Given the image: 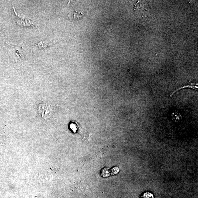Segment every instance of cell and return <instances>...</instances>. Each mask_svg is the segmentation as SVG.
<instances>
[{
	"label": "cell",
	"instance_id": "8",
	"mask_svg": "<svg viewBox=\"0 0 198 198\" xmlns=\"http://www.w3.org/2000/svg\"><path fill=\"white\" fill-rule=\"evenodd\" d=\"M83 13H77V12H76V13L74 14V18H79L82 17V16Z\"/></svg>",
	"mask_w": 198,
	"mask_h": 198
},
{
	"label": "cell",
	"instance_id": "2",
	"mask_svg": "<svg viewBox=\"0 0 198 198\" xmlns=\"http://www.w3.org/2000/svg\"><path fill=\"white\" fill-rule=\"evenodd\" d=\"M14 11L15 13V15L17 17L16 21L17 25L20 26H33L34 25L31 23V20L28 19V18L25 17H22L20 15H17V13L15 12V8L13 6Z\"/></svg>",
	"mask_w": 198,
	"mask_h": 198
},
{
	"label": "cell",
	"instance_id": "3",
	"mask_svg": "<svg viewBox=\"0 0 198 198\" xmlns=\"http://www.w3.org/2000/svg\"><path fill=\"white\" fill-rule=\"evenodd\" d=\"M186 88H190L194 89V90H197L198 88L197 86L189 85H188L185 86H183V87L179 88L177 89L176 90H175V91L173 92V93H172V94L170 95V97H172V96H173L174 95L176 92L177 91H179V90H181V89Z\"/></svg>",
	"mask_w": 198,
	"mask_h": 198
},
{
	"label": "cell",
	"instance_id": "6",
	"mask_svg": "<svg viewBox=\"0 0 198 198\" xmlns=\"http://www.w3.org/2000/svg\"><path fill=\"white\" fill-rule=\"evenodd\" d=\"M120 169L118 167H114L112 168L110 170V174L112 175H114L117 174L119 172Z\"/></svg>",
	"mask_w": 198,
	"mask_h": 198
},
{
	"label": "cell",
	"instance_id": "4",
	"mask_svg": "<svg viewBox=\"0 0 198 198\" xmlns=\"http://www.w3.org/2000/svg\"><path fill=\"white\" fill-rule=\"evenodd\" d=\"M100 175L103 177H106L109 176L110 175V170H109V168H104L102 169L100 172Z\"/></svg>",
	"mask_w": 198,
	"mask_h": 198
},
{
	"label": "cell",
	"instance_id": "1",
	"mask_svg": "<svg viewBox=\"0 0 198 198\" xmlns=\"http://www.w3.org/2000/svg\"><path fill=\"white\" fill-rule=\"evenodd\" d=\"M52 111L51 107L47 104L42 103L39 106V113L43 118H49L51 115Z\"/></svg>",
	"mask_w": 198,
	"mask_h": 198
},
{
	"label": "cell",
	"instance_id": "5",
	"mask_svg": "<svg viewBox=\"0 0 198 198\" xmlns=\"http://www.w3.org/2000/svg\"><path fill=\"white\" fill-rule=\"evenodd\" d=\"M37 45L40 49H45L49 46V43L46 41L42 42H39V43L37 44Z\"/></svg>",
	"mask_w": 198,
	"mask_h": 198
},
{
	"label": "cell",
	"instance_id": "7",
	"mask_svg": "<svg viewBox=\"0 0 198 198\" xmlns=\"http://www.w3.org/2000/svg\"><path fill=\"white\" fill-rule=\"evenodd\" d=\"M141 198H154V197L153 194L150 192H146L141 196Z\"/></svg>",
	"mask_w": 198,
	"mask_h": 198
}]
</instances>
